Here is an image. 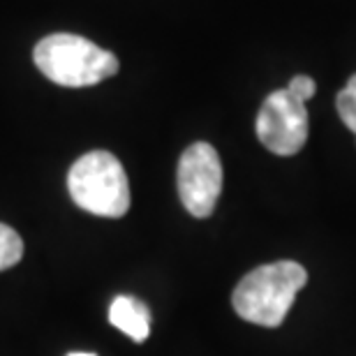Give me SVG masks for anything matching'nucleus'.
<instances>
[{"label": "nucleus", "mask_w": 356, "mask_h": 356, "mask_svg": "<svg viewBox=\"0 0 356 356\" xmlns=\"http://www.w3.org/2000/svg\"><path fill=\"white\" fill-rule=\"evenodd\" d=\"M308 282V270L298 261H270L241 277L232 305L241 319L275 329L284 322L296 294Z\"/></svg>", "instance_id": "nucleus-1"}, {"label": "nucleus", "mask_w": 356, "mask_h": 356, "mask_svg": "<svg viewBox=\"0 0 356 356\" xmlns=\"http://www.w3.org/2000/svg\"><path fill=\"white\" fill-rule=\"evenodd\" d=\"M33 60L49 81L65 88H86L118 72V58L81 35L54 33L38 42Z\"/></svg>", "instance_id": "nucleus-2"}, {"label": "nucleus", "mask_w": 356, "mask_h": 356, "mask_svg": "<svg viewBox=\"0 0 356 356\" xmlns=\"http://www.w3.org/2000/svg\"><path fill=\"white\" fill-rule=\"evenodd\" d=\"M67 190L79 209L99 218L130 211V183L120 160L109 151H90L70 167Z\"/></svg>", "instance_id": "nucleus-3"}, {"label": "nucleus", "mask_w": 356, "mask_h": 356, "mask_svg": "<svg viewBox=\"0 0 356 356\" xmlns=\"http://www.w3.org/2000/svg\"><path fill=\"white\" fill-rule=\"evenodd\" d=\"M178 197L185 211L195 218H209L222 192V162L206 141L188 146L178 160Z\"/></svg>", "instance_id": "nucleus-4"}, {"label": "nucleus", "mask_w": 356, "mask_h": 356, "mask_svg": "<svg viewBox=\"0 0 356 356\" xmlns=\"http://www.w3.org/2000/svg\"><path fill=\"white\" fill-rule=\"evenodd\" d=\"M257 139L270 153L289 158L308 141V109L287 88L273 90L257 113Z\"/></svg>", "instance_id": "nucleus-5"}, {"label": "nucleus", "mask_w": 356, "mask_h": 356, "mask_svg": "<svg viewBox=\"0 0 356 356\" xmlns=\"http://www.w3.org/2000/svg\"><path fill=\"white\" fill-rule=\"evenodd\" d=\"M109 322L134 343H144L151 336V310L144 301L134 296L120 294L113 298L109 305Z\"/></svg>", "instance_id": "nucleus-6"}, {"label": "nucleus", "mask_w": 356, "mask_h": 356, "mask_svg": "<svg viewBox=\"0 0 356 356\" xmlns=\"http://www.w3.org/2000/svg\"><path fill=\"white\" fill-rule=\"evenodd\" d=\"M24 257V241L10 225L0 222V270L12 268Z\"/></svg>", "instance_id": "nucleus-7"}, {"label": "nucleus", "mask_w": 356, "mask_h": 356, "mask_svg": "<svg viewBox=\"0 0 356 356\" xmlns=\"http://www.w3.org/2000/svg\"><path fill=\"white\" fill-rule=\"evenodd\" d=\"M336 109L340 113V118H343V123L356 134V74H352L347 86L338 92Z\"/></svg>", "instance_id": "nucleus-8"}, {"label": "nucleus", "mask_w": 356, "mask_h": 356, "mask_svg": "<svg viewBox=\"0 0 356 356\" xmlns=\"http://www.w3.org/2000/svg\"><path fill=\"white\" fill-rule=\"evenodd\" d=\"M287 90L291 95H296L301 102H308V99L317 92V83H315V79H310L308 74H296L294 79L287 83Z\"/></svg>", "instance_id": "nucleus-9"}, {"label": "nucleus", "mask_w": 356, "mask_h": 356, "mask_svg": "<svg viewBox=\"0 0 356 356\" xmlns=\"http://www.w3.org/2000/svg\"><path fill=\"white\" fill-rule=\"evenodd\" d=\"M67 356H97V354H90V352H70Z\"/></svg>", "instance_id": "nucleus-10"}]
</instances>
